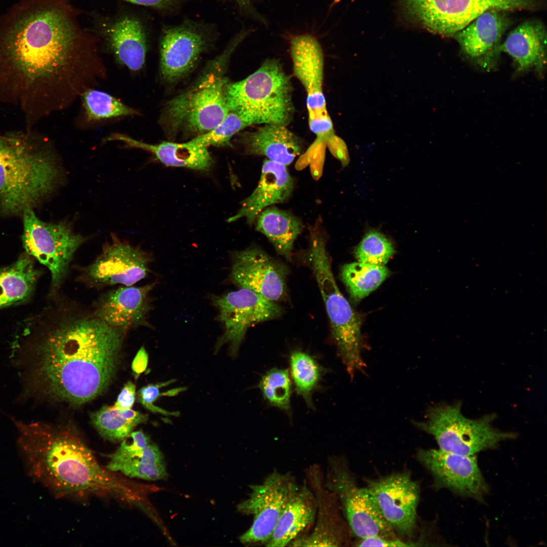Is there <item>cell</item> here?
<instances>
[{
	"instance_id": "d6986e66",
	"label": "cell",
	"mask_w": 547,
	"mask_h": 547,
	"mask_svg": "<svg viewBox=\"0 0 547 547\" xmlns=\"http://www.w3.org/2000/svg\"><path fill=\"white\" fill-rule=\"evenodd\" d=\"M309 488L317 502L315 525L310 533L299 535L288 546H339L346 542V525L341 518L339 502L324 484L320 466H310L306 471Z\"/></svg>"
},
{
	"instance_id": "f35d334b",
	"label": "cell",
	"mask_w": 547,
	"mask_h": 547,
	"mask_svg": "<svg viewBox=\"0 0 547 547\" xmlns=\"http://www.w3.org/2000/svg\"><path fill=\"white\" fill-rule=\"evenodd\" d=\"M36 138L24 133L0 136V161L20 154L33 146Z\"/></svg>"
},
{
	"instance_id": "7bdbcfd3",
	"label": "cell",
	"mask_w": 547,
	"mask_h": 547,
	"mask_svg": "<svg viewBox=\"0 0 547 547\" xmlns=\"http://www.w3.org/2000/svg\"><path fill=\"white\" fill-rule=\"evenodd\" d=\"M148 354L143 346L138 351L132 363V370L135 377H138L147 368Z\"/></svg>"
},
{
	"instance_id": "30bf717a",
	"label": "cell",
	"mask_w": 547,
	"mask_h": 547,
	"mask_svg": "<svg viewBox=\"0 0 547 547\" xmlns=\"http://www.w3.org/2000/svg\"><path fill=\"white\" fill-rule=\"evenodd\" d=\"M151 261L147 252L112 235L92 262L75 267L78 274L75 280L96 290L134 286L147 277Z\"/></svg>"
},
{
	"instance_id": "8992f818",
	"label": "cell",
	"mask_w": 547,
	"mask_h": 547,
	"mask_svg": "<svg viewBox=\"0 0 547 547\" xmlns=\"http://www.w3.org/2000/svg\"><path fill=\"white\" fill-rule=\"evenodd\" d=\"M38 141L17 155L0 161V211L5 216L33 209L56 187L60 177L57 159Z\"/></svg>"
},
{
	"instance_id": "4fadbf2b",
	"label": "cell",
	"mask_w": 547,
	"mask_h": 547,
	"mask_svg": "<svg viewBox=\"0 0 547 547\" xmlns=\"http://www.w3.org/2000/svg\"><path fill=\"white\" fill-rule=\"evenodd\" d=\"M293 69L307 95L306 106L310 130L326 138L334 133L323 91L324 59L318 41L309 34L293 37L290 43Z\"/></svg>"
},
{
	"instance_id": "f1b7e54d",
	"label": "cell",
	"mask_w": 547,
	"mask_h": 547,
	"mask_svg": "<svg viewBox=\"0 0 547 547\" xmlns=\"http://www.w3.org/2000/svg\"><path fill=\"white\" fill-rule=\"evenodd\" d=\"M545 34L539 23L526 21L509 33L499 49L512 57L519 71H524L535 65L541 57Z\"/></svg>"
},
{
	"instance_id": "8fae6325",
	"label": "cell",
	"mask_w": 547,
	"mask_h": 547,
	"mask_svg": "<svg viewBox=\"0 0 547 547\" xmlns=\"http://www.w3.org/2000/svg\"><path fill=\"white\" fill-rule=\"evenodd\" d=\"M299 487L290 473L277 470L268 474L260 483L250 485L248 498L239 503L237 510L243 514L252 515L253 521L240 537V541L243 544L265 545Z\"/></svg>"
},
{
	"instance_id": "836d02e7",
	"label": "cell",
	"mask_w": 547,
	"mask_h": 547,
	"mask_svg": "<svg viewBox=\"0 0 547 547\" xmlns=\"http://www.w3.org/2000/svg\"><path fill=\"white\" fill-rule=\"evenodd\" d=\"M258 387L269 405L291 416L292 385L288 369H270L262 376Z\"/></svg>"
},
{
	"instance_id": "3957f363",
	"label": "cell",
	"mask_w": 547,
	"mask_h": 547,
	"mask_svg": "<svg viewBox=\"0 0 547 547\" xmlns=\"http://www.w3.org/2000/svg\"><path fill=\"white\" fill-rule=\"evenodd\" d=\"M18 444L29 475L58 497L112 498L138 505V486L101 466L83 439L70 431L17 422Z\"/></svg>"
},
{
	"instance_id": "6da1fadb",
	"label": "cell",
	"mask_w": 547,
	"mask_h": 547,
	"mask_svg": "<svg viewBox=\"0 0 547 547\" xmlns=\"http://www.w3.org/2000/svg\"><path fill=\"white\" fill-rule=\"evenodd\" d=\"M28 323V384L53 399L82 404L100 395L116 373L126 333L90 308L61 295Z\"/></svg>"
},
{
	"instance_id": "7a4b0ae2",
	"label": "cell",
	"mask_w": 547,
	"mask_h": 547,
	"mask_svg": "<svg viewBox=\"0 0 547 547\" xmlns=\"http://www.w3.org/2000/svg\"><path fill=\"white\" fill-rule=\"evenodd\" d=\"M86 38L69 6H41L23 14L6 31L0 67L14 77L22 95L52 99L62 107L101 73Z\"/></svg>"
},
{
	"instance_id": "e0dca14e",
	"label": "cell",
	"mask_w": 547,
	"mask_h": 547,
	"mask_svg": "<svg viewBox=\"0 0 547 547\" xmlns=\"http://www.w3.org/2000/svg\"><path fill=\"white\" fill-rule=\"evenodd\" d=\"M156 284L140 287L119 286L101 293L90 308L101 321L125 333L140 327L150 328V294Z\"/></svg>"
},
{
	"instance_id": "60d3db41",
	"label": "cell",
	"mask_w": 547,
	"mask_h": 547,
	"mask_svg": "<svg viewBox=\"0 0 547 547\" xmlns=\"http://www.w3.org/2000/svg\"><path fill=\"white\" fill-rule=\"evenodd\" d=\"M359 546H414L411 542L404 541L395 538H386L380 536H373L361 539L358 542Z\"/></svg>"
},
{
	"instance_id": "7402d4cb",
	"label": "cell",
	"mask_w": 547,
	"mask_h": 547,
	"mask_svg": "<svg viewBox=\"0 0 547 547\" xmlns=\"http://www.w3.org/2000/svg\"><path fill=\"white\" fill-rule=\"evenodd\" d=\"M294 180L287 166L267 159L263 161L258 183L250 195L243 200L237 212L228 222L245 218L253 225L264 209L286 202L291 196Z\"/></svg>"
},
{
	"instance_id": "9c48e42d",
	"label": "cell",
	"mask_w": 547,
	"mask_h": 547,
	"mask_svg": "<svg viewBox=\"0 0 547 547\" xmlns=\"http://www.w3.org/2000/svg\"><path fill=\"white\" fill-rule=\"evenodd\" d=\"M324 486L336 497L353 534L360 539L373 536L395 538L366 487H360L343 458H328Z\"/></svg>"
},
{
	"instance_id": "d590c367",
	"label": "cell",
	"mask_w": 547,
	"mask_h": 547,
	"mask_svg": "<svg viewBox=\"0 0 547 547\" xmlns=\"http://www.w3.org/2000/svg\"><path fill=\"white\" fill-rule=\"evenodd\" d=\"M395 253L391 241L376 230L366 233L354 251L358 261L376 265H385Z\"/></svg>"
},
{
	"instance_id": "74e56055",
	"label": "cell",
	"mask_w": 547,
	"mask_h": 547,
	"mask_svg": "<svg viewBox=\"0 0 547 547\" xmlns=\"http://www.w3.org/2000/svg\"><path fill=\"white\" fill-rule=\"evenodd\" d=\"M174 379L166 382L158 383L157 384H150L142 387L138 392L137 399L138 401L146 409L153 413H158L166 416L179 415L177 412H169L159 407L156 406L153 403L158 398L162 396H173L178 394L185 388L181 387L174 388L165 393H161L160 388L165 387L173 382Z\"/></svg>"
},
{
	"instance_id": "d6a6232c",
	"label": "cell",
	"mask_w": 547,
	"mask_h": 547,
	"mask_svg": "<svg viewBox=\"0 0 547 547\" xmlns=\"http://www.w3.org/2000/svg\"><path fill=\"white\" fill-rule=\"evenodd\" d=\"M289 364L297 394L303 398L309 408L313 409L312 394L319 385L323 369L314 357L299 350L291 353Z\"/></svg>"
},
{
	"instance_id": "52a82bcc",
	"label": "cell",
	"mask_w": 547,
	"mask_h": 547,
	"mask_svg": "<svg viewBox=\"0 0 547 547\" xmlns=\"http://www.w3.org/2000/svg\"><path fill=\"white\" fill-rule=\"evenodd\" d=\"M461 407L460 402L433 406L425 420L415 424L435 438L440 449L464 455L494 449L501 442L516 437L515 433L492 425L494 414L471 419L462 414Z\"/></svg>"
},
{
	"instance_id": "9a60e30c",
	"label": "cell",
	"mask_w": 547,
	"mask_h": 547,
	"mask_svg": "<svg viewBox=\"0 0 547 547\" xmlns=\"http://www.w3.org/2000/svg\"><path fill=\"white\" fill-rule=\"evenodd\" d=\"M366 483L382 517L394 530L412 536L416 527L420 496L418 483L406 472L367 480Z\"/></svg>"
},
{
	"instance_id": "277c9868",
	"label": "cell",
	"mask_w": 547,
	"mask_h": 547,
	"mask_svg": "<svg viewBox=\"0 0 547 547\" xmlns=\"http://www.w3.org/2000/svg\"><path fill=\"white\" fill-rule=\"evenodd\" d=\"M292 86L280 62L265 60L244 79L225 84L224 94L229 111L238 113L249 126H287L294 112Z\"/></svg>"
},
{
	"instance_id": "83f0119b",
	"label": "cell",
	"mask_w": 547,
	"mask_h": 547,
	"mask_svg": "<svg viewBox=\"0 0 547 547\" xmlns=\"http://www.w3.org/2000/svg\"><path fill=\"white\" fill-rule=\"evenodd\" d=\"M254 224L256 230L268 239L280 254L291 259L294 242L303 229L299 218L273 206L262 211Z\"/></svg>"
},
{
	"instance_id": "ffe728a7",
	"label": "cell",
	"mask_w": 547,
	"mask_h": 547,
	"mask_svg": "<svg viewBox=\"0 0 547 547\" xmlns=\"http://www.w3.org/2000/svg\"><path fill=\"white\" fill-rule=\"evenodd\" d=\"M203 31L187 24L166 29L160 44V71L167 83L173 84L193 68L207 46Z\"/></svg>"
},
{
	"instance_id": "f546056e",
	"label": "cell",
	"mask_w": 547,
	"mask_h": 547,
	"mask_svg": "<svg viewBox=\"0 0 547 547\" xmlns=\"http://www.w3.org/2000/svg\"><path fill=\"white\" fill-rule=\"evenodd\" d=\"M38 276L31 258L26 255L13 264L0 268V308L26 300Z\"/></svg>"
},
{
	"instance_id": "1f68e13d",
	"label": "cell",
	"mask_w": 547,
	"mask_h": 547,
	"mask_svg": "<svg viewBox=\"0 0 547 547\" xmlns=\"http://www.w3.org/2000/svg\"><path fill=\"white\" fill-rule=\"evenodd\" d=\"M389 273L385 265L358 261L344 264L341 269V278L351 298L357 302L376 289Z\"/></svg>"
},
{
	"instance_id": "cb8c5ba5",
	"label": "cell",
	"mask_w": 547,
	"mask_h": 547,
	"mask_svg": "<svg viewBox=\"0 0 547 547\" xmlns=\"http://www.w3.org/2000/svg\"><path fill=\"white\" fill-rule=\"evenodd\" d=\"M107 140L120 141L128 146L149 151L160 162L167 166L207 171L213 164L208 147L198 144L192 139L182 143L163 141L151 144L138 141L126 135L114 133L107 137Z\"/></svg>"
},
{
	"instance_id": "4dcf8cb0",
	"label": "cell",
	"mask_w": 547,
	"mask_h": 547,
	"mask_svg": "<svg viewBox=\"0 0 547 547\" xmlns=\"http://www.w3.org/2000/svg\"><path fill=\"white\" fill-rule=\"evenodd\" d=\"M92 421L100 435L112 441H122L138 424L145 422L147 415L131 409L105 406L94 413Z\"/></svg>"
},
{
	"instance_id": "603a6c76",
	"label": "cell",
	"mask_w": 547,
	"mask_h": 547,
	"mask_svg": "<svg viewBox=\"0 0 547 547\" xmlns=\"http://www.w3.org/2000/svg\"><path fill=\"white\" fill-rule=\"evenodd\" d=\"M286 126L264 124L253 132L244 133L239 142L245 154L264 156L287 166L301 154L302 144Z\"/></svg>"
},
{
	"instance_id": "2e32d148",
	"label": "cell",
	"mask_w": 547,
	"mask_h": 547,
	"mask_svg": "<svg viewBox=\"0 0 547 547\" xmlns=\"http://www.w3.org/2000/svg\"><path fill=\"white\" fill-rule=\"evenodd\" d=\"M419 461L430 472L437 489L446 488L462 497L482 501L488 485L475 455H464L439 449L419 450Z\"/></svg>"
},
{
	"instance_id": "e575fe53",
	"label": "cell",
	"mask_w": 547,
	"mask_h": 547,
	"mask_svg": "<svg viewBox=\"0 0 547 547\" xmlns=\"http://www.w3.org/2000/svg\"><path fill=\"white\" fill-rule=\"evenodd\" d=\"M82 97L88 121H96L137 113L133 109L102 91L88 89L83 93Z\"/></svg>"
},
{
	"instance_id": "d4e9b609",
	"label": "cell",
	"mask_w": 547,
	"mask_h": 547,
	"mask_svg": "<svg viewBox=\"0 0 547 547\" xmlns=\"http://www.w3.org/2000/svg\"><path fill=\"white\" fill-rule=\"evenodd\" d=\"M316 511L315 496L310 488L304 484L299 487L287 504L265 546H288L315 521Z\"/></svg>"
},
{
	"instance_id": "f6af8a7d",
	"label": "cell",
	"mask_w": 547,
	"mask_h": 547,
	"mask_svg": "<svg viewBox=\"0 0 547 547\" xmlns=\"http://www.w3.org/2000/svg\"><path fill=\"white\" fill-rule=\"evenodd\" d=\"M239 6L243 10L253 15L254 17L259 20L260 21L264 22L265 20L255 10L252 5V0H235Z\"/></svg>"
},
{
	"instance_id": "ee69618b",
	"label": "cell",
	"mask_w": 547,
	"mask_h": 547,
	"mask_svg": "<svg viewBox=\"0 0 547 547\" xmlns=\"http://www.w3.org/2000/svg\"><path fill=\"white\" fill-rule=\"evenodd\" d=\"M129 3L141 6L163 9L170 7L178 0H124Z\"/></svg>"
},
{
	"instance_id": "5bb4252c",
	"label": "cell",
	"mask_w": 547,
	"mask_h": 547,
	"mask_svg": "<svg viewBox=\"0 0 547 547\" xmlns=\"http://www.w3.org/2000/svg\"><path fill=\"white\" fill-rule=\"evenodd\" d=\"M219 310L218 318L223 324L224 332L218 339L215 349L226 343L230 344V353L236 356L248 329L258 323L279 317L282 308L275 302L246 289L227 293L213 299Z\"/></svg>"
},
{
	"instance_id": "ac0fdd59",
	"label": "cell",
	"mask_w": 547,
	"mask_h": 547,
	"mask_svg": "<svg viewBox=\"0 0 547 547\" xmlns=\"http://www.w3.org/2000/svg\"><path fill=\"white\" fill-rule=\"evenodd\" d=\"M287 269L260 248L251 246L233 255L230 280L240 288L251 290L276 302L286 290Z\"/></svg>"
},
{
	"instance_id": "ab89813d",
	"label": "cell",
	"mask_w": 547,
	"mask_h": 547,
	"mask_svg": "<svg viewBox=\"0 0 547 547\" xmlns=\"http://www.w3.org/2000/svg\"><path fill=\"white\" fill-rule=\"evenodd\" d=\"M325 142L332 154L340 160L343 166L347 165L349 157L344 141L333 133L326 138Z\"/></svg>"
},
{
	"instance_id": "7c38bea8",
	"label": "cell",
	"mask_w": 547,
	"mask_h": 547,
	"mask_svg": "<svg viewBox=\"0 0 547 547\" xmlns=\"http://www.w3.org/2000/svg\"><path fill=\"white\" fill-rule=\"evenodd\" d=\"M408 12L424 27L437 33L454 35L490 9L528 8L531 0H404Z\"/></svg>"
},
{
	"instance_id": "ba28073f",
	"label": "cell",
	"mask_w": 547,
	"mask_h": 547,
	"mask_svg": "<svg viewBox=\"0 0 547 547\" xmlns=\"http://www.w3.org/2000/svg\"><path fill=\"white\" fill-rule=\"evenodd\" d=\"M22 241L29 255L45 266L51 274V296L57 294L64 283L71 263L87 238L72 230L68 223H50L41 220L33 209L23 214Z\"/></svg>"
},
{
	"instance_id": "4316f807",
	"label": "cell",
	"mask_w": 547,
	"mask_h": 547,
	"mask_svg": "<svg viewBox=\"0 0 547 547\" xmlns=\"http://www.w3.org/2000/svg\"><path fill=\"white\" fill-rule=\"evenodd\" d=\"M503 11L488 10L454 35L468 56L481 57L497 44L509 25Z\"/></svg>"
},
{
	"instance_id": "b9f144b4",
	"label": "cell",
	"mask_w": 547,
	"mask_h": 547,
	"mask_svg": "<svg viewBox=\"0 0 547 547\" xmlns=\"http://www.w3.org/2000/svg\"><path fill=\"white\" fill-rule=\"evenodd\" d=\"M136 386L131 381L127 382L119 395L114 407L122 409H131L135 400Z\"/></svg>"
},
{
	"instance_id": "5b68a950",
	"label": "cell",
	"mask_w": 547,
	"mask_h": 547,
	"mask_svg": "<svg viewBox=\"0 0 547 547\" xmlns=\"http://www.w3.org/2000/svg\"><path fill=\"white\" fill-rule=\"evenodd\" d=\"M238 43H232L198 80L168 102L163 120L172 135L180 131L195 136L218 125L229 110L224 94V65ZM194 136V137H195Z\"/></svg>"
},
{
	"instance_id": "8d00e7d4",
	"label": "cell",
	"mask_w": 547,
	"mask_h": 547,
	"mask_svg": "<svg viewBox=\"0 0 547 547\" xmlns=\"http://www.w3.org/2000/svg\"><path fill=\"white\" fill-rule=\"evenodd\" d=\"M250 126L238 113L229 111L225 118L210 131L195 136L192 140L199 145L231 146L230 140L235 134Z\"/></svg>"
},
{
	"instance_id": "44dd1931",
	"label": "cell",
	"mask_w": 547,
	"mask_h": 547,
	"mask_svg": "<svg viewBox=\"0 0 547 547\" xmlns=\"http://www.w3.org/2000/svg\"><path fill=\"white\" fill-rule=\"evenodd\" d=\"M121 442L108 455L107 469L128 478L154 481L166 477L162 453L142 430L132 432Z\"/></svg>"
},
{
	"instance_id": "484cf974",
	"label": "cell",
	"mask_w": 547,
	"mask_h": 547,
	"mask_svg": "<svg viewBox=\"0 0 547 547\" xmlns=\"http://www.w3.org/2000/svg\"><path fill=\"white\" fill-rule=\"evenodd\" d=\"M106 35L118 61L133 71L143 66L146 53L144 28L137 19L120 18L108 28Z\"/></svg>"
}]
</instances>
